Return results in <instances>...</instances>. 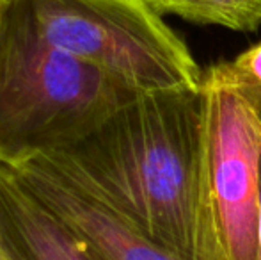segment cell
<instances>
[{"mask_svg":"<svg viewBox=\"0 0 261 260\" xmlns=\"http://www.w3.org/2000/svg\"><path fill=\"white\" fill-rule=\"evenodd\" d=\"M201 155V91H155L36 160L179 258L215 260L203 223Z\"/></svg>","mask_w":261,"mask_h":260,"instance_id":"6da1fadb","label":"cell"},{"mask_svg":"<svg viewBox=\"0 0 261 260\" xmlns=\"http://www.w3.org/2000/svg\"><path fill=\"white\" fill-rule=\"evenodd\" d=\"M139 94L46 41L29 0H2L0 164L16 168L69 148Z\"/></svg>","mask_w":261,"mask_h":260,"instance_id":"7a4b0ae2","label":"cell"},{"mask_svg":"<svg viewBox=\"0 0 261 260\" xmlns=\"http://www.w3.org/2000/svg\"><path fill=\"white\" fill-rule=\"evenodd\" d=\"M43 38L137 93L201 91L204 72L149 0H29Z\"/></svg>","mask_w":261,"mask_h":260,"instance_id":"3957f363","label":"cell"},{"mask_svg":"<svg viewBox=\"0 0 261 260\" xmlns=\"http://www.w3.org/2000/svg\"><path fill=\"white\" fill-rule=\"evenodd\" d=\"M201 203L215 260H256L261 196V114L213 68L201 86Z\"/></svg>","mask_w":261,"mask_h":260,"instance_id":"277c9868","label":"cell"},{"mask_svg":"<svg viewBox=\"0 0 261 260\" xmlns=\"http://www.w3.org/2000/svg\"><path fill=\"white\" fill-rule=\"evenodd\" d=\"M11 170L79 237L94 260H183L73 189L39 160H29Z\"/></svg>","mask_w":261,"mask_h":260,"instance_id":"5b68a950","label":"cell"},{"mask_svg":"<svg viewBox=\"0 0 261 260\" xmlns=\"http://www.w3.org/2000/svg\"><path fill=\"white\" fill-rule=\"evenodd\" d=\"M0 223L6 239L25 260H94L79 237L4 164Z\"/></svg>","mask_w":261,"mask_h":260,"instance_id":"8992f818","label":"cell"},{"mask_svg":"<svg viewBox=\"0 0 261 260\" xmlns=\"http://www.w3.org/2000/svg\"><path fill=\"white\" fill-rule=\"evenodd\" d=\"M158 13L174 14L199 25H219L238 32H254L261 18L254 0H149Z\"/></svg>","mask_w":261,"mask_h":260,"instance_id":"52a82bcc","label":"cell"},{"mask_svg":"<svg viewBox=\"0 0 261 260\" xmlns=\"http://www.w3.org/2000/svg\"><path fill=\"white\" fill-rule=\"evenodd\" d=\"M212 68L261 114V43L245 50L231 63H220Z\"/></svg>","mask_w":261,"mask_h":260,"instance_id":"ba28073f","label":"cell"},{"mask_svg":"<svg viewBox=\"0 0 261 260\" xmlns=\"http://www.w3.org/2000/svg\"><path fill=\"white\" fill-rule=\"evenodd\" d=\"M0 260H25V258L21 257V255L11 246L9 241L6 239L2 244H0Z\"/></svg>","mask_w":261,"mask_h":260,"instance_id":"9c48e42d","label":"cell"},{"mask_svg":"<svg viewBox=\"0 0 261 260\" xmlns=\"http://www.w3.org/2000/svg\"><path fill=\"white\" fill-rule=\"evenodd\" d=\"M256 260H261V196H259V223H258V251H256Z\"/></svg>","mask_w":261,"mask_h":260,"instance_id":"30bf717a","label":"cell"},{"mask_svg":"<svg viewBox=\"0 0 261 260\" xmlns=\"http://www.w3.org/2000/svg\"><path fill=\"white\" fill-rule=\"evenodd\" d=\"M6 241V235H4V230H2V223H0V244Z\"/></svg>","mask_w":261,"mask_h":260,"instance_id":"8fae6325","label":"cell"},{"mask_svg":"<svg viewBox=\"0 0 261 260\" xmlns=\"http://www.w3.org/2000/svg\"><path fill=\"white\" fill-rule=\"evenodd\" d=\"M256 2V7H258V13H259V18H261V0H254Z\"/></svg>","mask_w":261,"mask_h":260,"instance_id":"7c38bea8","label":"cell"},{"mask_svg":"<svg viewBox=\"0 0 261 260\" xmlns=\"http://www.w3.org/2000/svg\"><path fill=\"white\" fill-rule=\"evenodd\" d=\"M0 6H2V0H0Z\"/></svg>","mask_w":261,"mask_h":260,"instance_id":"4fadbf2b","label":"cell"}]
</instances>
